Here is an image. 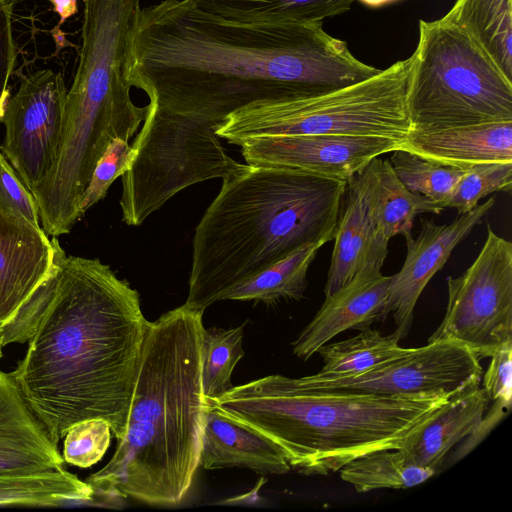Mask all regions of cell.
<instances>
[{"mask_svg": "<svg viewBox=\"0 0 512 512\" xmlns=\"http://www.w3.org/2000/svg\"><path fill=\"white\" fill-rule=\"evenodd\" d=\"M381 69L312 23H240L162 0L140 9L129 80L149 97L138 132L158 155L194 172L231 159L215 128L257 101L344 88Z\"/></svg>", "mask_w": 512, "mask_h": 512, "instance_id": "1", "label": "cell"}, {"mask_svg": "<svg viewBox=\"0 0 512 512\" xmlns=\"http://www.w3.org/2000/svg\"><path fill=\"white\" fill-rule=\"evenodd\" d=\"M45 280L1 330L28 343L10 375L51 440L101 418L121 440L149 327L140 296L99 259L67 255L56 236Z\"/></svg>", "mask_w": 512, "mask_h": 512, "instance_id": "2", "label": "cell"}, {"mask_svg": "<svg viewBox=\"0 0 512 512\" xmlns=\"http://www.w3.org/2000/svg\"><path fill=\"white\" fill-rule=\"evenodd\" d=\"M203 313L182 305L150 322L124 437L86 482L93 500L130 497L173 506L188 495L199 465L207 400L201 379Z\"/></svg>", "mask_w": 512, "mask_h": 512, "instance_id": "3", "label": "cell"}, {"mask_svg": "<svg viewBox=\"0 0 512 512\" xmlns=\"http://www.w3.org/2000/svg\"><path fill=\"white\" fill-rule=\"evenodd\" d=\"M347 181L249 165L223 179L195 228L187 299L202 312L303 246L334 239Z\"/></svg>", "mask_w": 512, "mask_h": 512, "instance_id": "4", "label": "cell"}, {"mask_svg": "<svg viewBox=\"0 0 512 512\" xmlns=\"http://www.w3.org/2000/svg\"><path fill=\"white\" fill-rule=\"evenodd\" d=\"M451 397L316 389L273 374L213 401L273 441L291 469L327 476L365 454L402 448Z\"/></svg>", "mask_w": 512, "mask_h": 512, "instance_id": "5", "label": "cell"}, {"mask_svg": "<svg viewBox=\"0 0 512 512\" xmlns=\"http://www.w3.org/2000/svg\"><path fill=\"white\" fill-rule=\"evenodd\" d=\"M130 45L106 32L82 38L80 60L67 92L62 138L55 163L31 191L47 235L68 233L82 217L83 195L108 147L128 141L144 121L147 105L131 98Z\"/></svg>", "mask_w": 512, "mask_h": 512, "instance_id": "6", "label": "cell"}, {"mask_svg": "<svg viewBox=\"0 0 512 512\" xmlns=\"http://www.w3.org/2000/svg\"><path fill=\"white\" fill-rule=\"evenodd\" d=\"M406 107L410 132L512 121V80L461 28L419 20Z\"/></svg>", "mask_w": 512, "mask_h": 512, "instance_id": "7", "label": "cell"}, {"mask_svg": "<svg viewBox=\"0 0 512 512\" xmlns=\"http://www.w3.org/2000/svg\"><path fill=\"white\" fill-rule=\"evenodd\" d=\"M411 58L362 82L329 92L263 100L229 114L215 134L229 144L261 137L320 134L380 136L404 141Z\"/></svg>", "mask_w": 512, "mask_h": 512, "instance_id": "8", "label": "cell"}, {"mask_svg": "<svg viewBox=\"0 0 512 512\" xmlns=\"http://www.w3.org/2000/svg\"><path fill=\"white\" fill-rule=\"evenodd\" d=\"M478 256L458 277H448L445 315L428 342L455 340L477 357L512 342V243L487 225Z\"/></svg>", "mask_w": 512, "mask_h": 512, "instance_id": "9", "label": "cell"}, {"mask_svg": "<svg viewBox=\"0 0 512 512\" xmlns=\"http://www.w3.org/2000/svg\"><path fill=\"white\" fill-rule=\"evenodd\" d=\"M480 359L451 339L430 341L362 374L342 377L318 373L298 378L311 388L347 390L382 395H455L480 385Z\"/></svg>", "mask_w": 512, "mask_h": 512, "instance_id": "10", "label": "cell"}, {"mask_svg": "<svg viewBox=\"0 0 512 512\" xmlns=\"http://www.w3.org/2000/svg\"><path fill=\"white\" fill-rule=\"evenodd\" d=\"M67 92L62 74L45 69L23 77L7 101L1 121L5 125L1 153L30 192L55 163Z\"/></svg>", "mask_w": 512, "mask_h": 512, "instance_id": "11", "label": "cell"}, {"mask_svg": "<svg viewBox=\"0 0 512 512\" xmlns=\"http://www.w3.org/2000/svg\"><path fill=\"white\" fill-rule=\"evenodd\" d=\"M402 142L380 136L320 134L254 138L240 147L248 165L348 181L373 159L399 149Z\"/></svg>", "mask_w": 512, "mask_h": 512, "instance_id": "12", "label": "cell"}, {"mask_svg": "<svg viewBox=\"0 0 512 512\" xmlns=\"http://www.w3.org/2000/svg\"><path fill=\"white\" fill-rule=\"evenodd\" d=\"M494 205L495 198L491 197L473 210L459 214L450 224L438 225L425 219L417 238L406 240L404 263L398 273L391 275L388 293L389 313L396 324L392 335L399 341L410 330L416 303L428 282Z\"/></svg>", "mask_w": 512, "mask_h": 512, "instance_id": "13", "label": "cell"}, {"mask_svg": "<svg viewBox=\"0 0 512 512\" xmlns=\"http://www.w3.org/2000/svg\"><path fill=\"white\" fill-rule=\"evenodd\" d=\"M376 182V158L347 181L344 207L334 233V247L324 294L328 296L365 269H379L389 241L376 229L372 205Z\"/></svg>", "mask_w": 512, "mask_h": 512, "instance_id": "14", "label": "cell"}, {"mask_svg": "<svg viewBox=\"0 0 512 512\" xmlns=\"http://www.w3.org/2000/svg\"><path fill=\"white\" fill-rule=\"evenodd\" d=\"M53 244L44 230L0 207V329L47 277Z\"/></svg>", "mask_w": 512, "mask_h": 512, "instance_id": "15", "label": "cell"}, {"mask_svg": "<svg viewBox=\"0 0 512 512\" xmlns=\"http://www.w3.org/2000/svg\"><path fill=\"white\" fill-rule=\"evenodd\" d=\"M391 276L379 269H365L325 301L309 324L292 342L293 353L307 360L338 334L364 330L385 320L389 314L388 293Z\"/></svg>", "mask_w": 512, "mask_h": 512, "instance_id": "16", "label": "cell"}, {"mask_svg": "<svg viewBox=\"0 0 512 512\" xmlns=\"http://www.w3.org/2000/svg\"><path fill=\"white\" fill-rule=\"evenodd\" d=\"M64 458L25 401L10 373L0 370V475L64 468Z\"/></svg>", "mask_w": 512, "mask_h": 512, "instance_id": "17", "label": "cell"}, {"mask_svg": "<svg viewBox=\"0 0 512 512\" xmlns=\"http://www.w3.org/2000/svg\"><path fill=\"white\" fill-rule=\"evenodd\" d=\"M199 465L206 470L241 467L263 475L291 470L273 441L230 416L213 400H207Z\"/></svg>", "mask_w": 512, "mask_h": 512, "instance_id": "18", "label": "cell"}, {"mask_svg": "<svg viewBox=\"0 0 512 512\" xmlns=\"http://www.w3.org/2000/svg\"><path fill=\"white\" fill-rule=\"evenodd\" d=\"M399 149L459 169L483 163H512V121L409 132Z\"/></svg>", "mask_w": 512, "mask_h": 512, "instance_id": "19", "label": "cell"}, {"mask_svg": "<svg viewBox=\"0 0 512 512\" xmlns=\"http://www.w3.org/2000/svg\"><path fill=\"white\" fill-rule=\"evenodd\" d=\"M488 402L480 385L455 394L407 439L402 449L417 465L439 472L448 451L478 430Z\"/></svg>", "mask_w": 512, "mask_h": 512, "instance_id": "20", "label": "cell"}, {"mask_svg": "<svg viewBox=\"0 0 512 512\" xmlns=\"http://www.w3.org/2000/svg\"><path fill=\"white\" fill-rule=\"evenodd\" d=\"M512 0H456L442 17L464 30L512 80Z\"/></svg>", "mask_w": 512, "mask_h": 512, "instance_id": "21", "label": "cell"}, {"mask_svg": "<svg viewBox=\"0 0 512 512\" xmlns=\"http://www.w3.org/2000/svg\"><path fill=\"white\" fill-rule=\"evenodd\" d=\"M355 0H191L200 10L240 23H312L348 11Z\"/></svg>", "mask_w": 512, "mask_h": 512, "instance_id": "22", "label": "cell"}, {"mask_svg": "<svg viewBox=\"0 0 512 512\" xmlns=\"http://www.w3.org/2000/svg\"><path fill=\"white\" fill-rule=\"evenodd\" d=\"M372 212L378 234L387 241L397 235L411 238L418 214L441 213L433 201L402 184L389 160L378 157Z\"/></svg>", "mask_w": 512, "mask_h": 512, "instance_id": "23", "label": "cell"}, {"mask_svg": "<svg viewBox=\"0 0 512 512\" xmlns=\"http://www.w3.org/2000/svg\"><path fill=\"white\" fill-rule=\"evenodd\" d=\"M91 486L65 468L35 475H0V506L56 507L93 501Z\"/></svg>", "mask_w": 512, "mask_h": 512, "instance_id": "24", "label": "cell"}, {"mask_svg": "<svg viewBox=\"0 0 512 512\" xmlns=\"http://www.w3.org/2000/svg\"><path fill=\"white\" fill-rule=\"evenodd\" d=\"M339 472L341 479L360 493L383 488H410L437 473L414 463L402 448L365 454L346 464Z\"/></svg>", "mask_w": 512, "mask_h": 512, "instance_id": "25", "label": "cell"}, {"mask_svg": "<svg viewBox=\"0 0 512 512\" xmlns=\"http://www.w3.org/2000/svg\"><path fill=\"white\" fill-rule=\"evenodd\" d=\"M411 350L401 347L392 334L385 336L369 327L356 336L320 347L317 353L324 365L318 374L327 377L362 374Z\"/></svg>", "mask_w": 512, "mask_h": 512, "instance_id": "26", "label": "cell"}, {"mask_svg": "<svg viewBox=\"0 0 512 512\" xmlns=\"http://www.w3.org/2000/svg\"><path fill=\"white\" fill-rule=\"evenodd\" d=\"M323 245L301 247L254 278L232 290L225 300L271 304L281 299L299 300L307 286V272Z\"/></svg>", "mask_w": 512, "mask_h": 512, "instance_id": "27", "label": "cell"}, {"mask_svg": "<svg viewBox=\"0 0 512 512\" xmlns=\"http://www.w3.org/2000/svg\"><path fill=\"white\" fill-rule=\"evenodd\" d=\"M244 324L230 329L203 330L201 379L206 400L218 399L232 387L231 375L244 356Z\"/></svg>", "mask_w": 512, "mask_h": 512, "instance_id": "28", "label": "cell"}, {"mask_svg": "<svg viewBox=\"0 0 512 512\" xmlns=\"http://www.w3.org/2000/svg\"><path fill=\"white\" fill-rule=\"evenodd\" d=\"M389 161L402 184L433 201L440 212L465 170L426 160L403 149L394 150Z\"/></svg>", "mask_w": 512, "mask_h": 512, "instance_id": "29", "label": "cell"}, {"mask_svg": "<svg viewBox=\"0 0 512 512\" xmlns=\"http://www.w3.org/2000/svg\"><path fill=\"white\" fill-rule=\"evenodd\" d=\"M512 163H483L466 168L443 204L459 214L477 207L479 200L493 192L511 193Z\"/></svg>", "mask_w": 512, "mask_h": 512, "instance_id": "30", "label": "cell"}, {"mask_svg": "<svg viewBox=\"0 0 512 512\" xmlns=\"http://www.w3.org/2000/svg\"><path fill=\"white\" fill-rule=\"evenodd\" d=\"M111 427L101 418L82 420L72 425L63 441L64 461L80 468L98 463L111 441Z\"/></svg>", "mask_w": 512, "mask_h": 512, "instance_id": "31", "label": "cell"}, {"mask_svg": "<svg viewBox=\"0 0 512 512\" xmlns=\"http://www.w3.org/2000/svg\"><path fill=\"white\" fill-rule=\"evenodd\" d=\"M136 154L128 141L116 140L97 163L83 195L80 212L84 213L105 197L111 184L127 171Z\"/></svg>", "mask_w": 512, "mask_h": 512, "instance_id": "32", "label": "cell"}, {"mask_svg": "<svg viewBox=\"0 0 512 512\" xmlns=\"http://www.w3.org/2000/svg\"><path fill=\"white\" fill-rule=\"evenodd\" d=\"M0 207L40 226L39 210L31 192L0 153Z\"/></svg>", "mask_w": 512, "mask_h": 512, "instance_id": "33", "label": "cell"}, {"mask_svg": "<svg viewBox=\"0 0 512 512\" xmlns=\"http://www.w3.org/2000/svg\"><path fill=\"white\" fill-rule=\"evenodd\" d=\"M483 376V386L489 400L501 403L507 411L512 404V342L495 351Z\"/></svg>", "mask_w": 512, "mask_h": 512, "instance_id": "34", "label": "cell"}, {"mask_svg": "<svg viewBox=\"0 0 512 512\" xmlns=\"http://www.w3.org/2000/svg\"><path fill=\"white\" fill-rule=\"evenodd\" d=\"M12 3L10 0H0V122L10 97L8 82L16 62L11 23Z\"/></svg>", "mask_w": 512, "mask_h": 512, "instance_id": "35", "label": "cell"}, {"mask_svg": "<svg viewBox=\"0 0 512 512\" xmlns=\"http://www.w3.org/2000/svg\"><path fill=\"white\" fill-rule=\"evenodd\" d=\"M506 408L499 402H494L492 409L484 416L478 430L468 437L465 445L460 447L458 453L453 455V461H458L467 454L475 445H477L488 433L498 424L506 414Z\"/></svg>", "mask_w": 512, "mask_h": 512, "instance_id": "36", "label": "cell"}, {"mask_svg": "<svg viewBox=\"0 0 512 512\" xmlns=\"http://www.w3.org/2000/svg\"><path fill=\"white\" fill-rule=\"evenodd\" d=\"M62 21L76 11V0H50Z\"/></svg>", "mask_w": 512, "mask_h": 512, "instance_id": "37", "label": "cell"}, {"mask_svg": "<svg viewBox=\"0 0 512 512\" xmlns=\"http://www.w3.org/2000/svg\"><path fill=\"white\" fill-rule=\"evenodd\" d=\"M364 5L371 7V8H379L384 5L396 2L398 0H358Z\"/></svg>", "mask_w": 512, "mask_h": 512, "instance_id": "38", "label": "cell"}, {"mask_svg": "<svg viewBox=\"0 0 512 512\" xmlns=\"http://www.w3.org/2000/svg\"><path fill=\"white\" fill-rule=\"evenodd\" d=\"M2 348H3V345H2L1 329H0V359L2 357Z\"/></svg>", "mask_w": 512, "mask_h": 512, "instance_id": "39", "label": "cell"}, {"mask_svg": "<svg viewBox=\"0 0 512 512\" xmlns=\"http://www.w3.org/2000/svg\"><path fill=\"white\" fill-rule=\"evenodd\" d=\"M10 1H12V2H13L14 0H10Z\"/></svg>", "mask_w": 512, "mask_h": 512, "instance_id": "40", "label": "cell"}]
</instances>
